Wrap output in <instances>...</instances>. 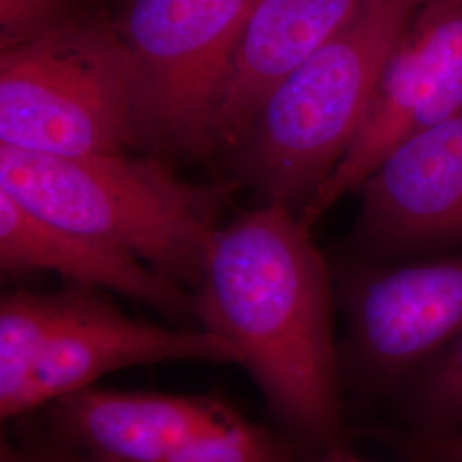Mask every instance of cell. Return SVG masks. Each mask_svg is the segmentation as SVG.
<instances>
[{
	"mask_svg": "<svg viewBox=\"0 0 462 462\" xmlns=\"http://www.w3.org/2000/svg\"><path fill=\"white\" fill-rule=\"evenodd\" d=\"M404 448L418 462H462V430L427 431L411 430L404 433Z\"/></svg>",
	"mask_w": 462,
	"mask_h": 462,
	"instance_id": "2e32d148",
	"label": "cell"
},
{
	"mask_svg": "<svg viewBox=\"0 0 462 462\" xmlns=\"http://www.w3.org/2000/svg\"><path fill=\"white\" fill-rule=\"evenodd\" d=\"M133 57L118 26L70 16L0 53V144L45 154L137 144Z\"/></svg>",
	"mask_w": 462,
	"mask_h": 462,
	"instance_id": "277c9868",
	"label": "cell"
},
{
	"mask_svg": "<svg viewBox=\"0 0 462 462\" xmlns=\"http://www.w3.org/2000/svg\"><path fill=\"white\" fill-rule=\"evenodd\" d=\"M55 314V293H7L0 301V414H26V397Z\"/></svg>",
	"mask_w": 462,
	"mask_h": 462,
	"instance_id": "4fadbf2b",
	"label": "cell"
},
{
	"mask_svg": "<svg viewBox=\"0 0 462 462\" xmlns=\"http://www.w3.org/2000/svg\"><path fill=\"white\" fill-rule=\"evenodd\" d=\"M69 17L64 0H0V47L33 40Z\"/></svg>",
	"mask_w": 462,
	"mask_h": 462,
	"instance_id": "9a60e30c",
	"label": "cell"
},
{
	"mask_svg": "<svg viewBox=\"0 0 462 462\" xmlns=\"http://www.w3.org/2000/svg\"><path fill=\"white\" fill-rule=\"evenodd\" d=\"M194 297L202 329L233 347L281 421L310 444L334 447L341 366L332 286L300 216L267 202L216 231Z\"/></svg>",
	"mask_w": 462,
	"mask_h": 462,
	"instance_id": "6da1fadb",
	"label": "cell"
},
{
	"mask_svg": "<svg viewBox=\"0 0 462 462\" xmlns=\"http://www.w3.org/2000/svg\"><path fill=\"white\" fill-rule=\"evenodd\" d=\"M362 2L257 0L216 116V144L235 148L273 89L337 33Z\"/></svg>",
	"mask_w": 462,
	"mask_h": 462,
	"instance_id": "7c38bea8",
	"label": "cell"
},
{
	"mask_svg": "<svg viewBox=\"0 0 462 462\" xmlns=\"http://www.w3.org/2000/svg\"><path fill=\"white\" fill-rule=\"evenodd\" d=\"M346 358L372 389L397 387L462 334V254L368 264L341 284Z\"/></svg>",
	"mask_w": 462,
	"mask_h": 462,
	"instance_id": "ba28073f",
	"label": "cell"
},
{
	"mask_svg": "<svg viewBox=\"0 0 462 462\" xmlns=\"http://www.w3.org/2000/svg\"><path fill=\"white\" fill-rule=\"evenodd\" d=\"M462 114V0H425L399 40L343 160L300 211L309 228L414 135Z\"/></svg>",
	"mask_w": 462,
	"mask_h": 462,
	"instance_id": "52a82bcc",
	"label": "cell"
},
{
	"mask_svg": "<svg viewBox=\"0 0 462 462\" xmlns=\"http://www.w3.org/2000/svg\"><path fill=\"white\" fill-rule=\"evenodd\" d=\"M0 189L51 225L198 288L235 183L187 182L158 158L60 156L0 144Z\"/></svg>",
	"mask_w": 462,
	"mask_h": 462,
	"instance_id": "7a4b0ae2",
	"label": "cell"
},
{
	"mask_svg": "<svg viewBox=\"0 0 462 462\" xmlns=\"http://www.w3.org/2000/svg\"><path fill=\"white\" fill-rule=\"evenodd\" d=\"M257 0H131L120 19L135 69L139 143L202 156Z\"/></svg>",
	"mask_w": 462,
	"mask_h": 462,
	"instance_id": "5b68a950",
	"label": "cell"
},
{
	"mask_svg": "<svg viewBox=\"0 0 462 462\" xmlns=\"http://www.w3.org/2000/svg\"><path fill=\"white\" fill-rule=\"evenodd\" d=\"M49 406L62 440L93 462H297L217 397L88 387Z\"/></svg>",
	"mask_w": 462,
	"mask_h": 462,
	"instance_id": "8992f818",
	"label": "cell"
},
{
	"mask_svg": "<svg viewBox=\"0 0 462 462\" xmlns=\"http://www.w3.org/2000/svg\"><path fill=\"white\" fill-rule=\"evenodd\" d=\"M2 462H23L21 459H17L14 454H11V452H4V457H2Z\"/></svg>",
	"mask_w": 462,
	"mask_h": 462,
	"instance_id": "d6986e66",
	"label": "cell"
},
{
	"mask_svg": "<svg viewBox=\"0 0 462 462\" xmlns=\"http://www.w3.org/2000/svg\"><path fill=\"white\" fill-rule=\"evenodd\" d=\"M358 192L355 242L368 254L462 247V114L402 143Z\"/></svg>",
	"mask_w": 462,
	"mask_h": 462,
	"instance_id": "30bf717a",
	"label": "cell"
},
{
	"mask_svg": "<svg viewBox=\"0 0 462 462\" xmlns=\"http://www.w3.org/2000/svg\"><path fill=\"white\" fill-rule=\"evenodd\" d=\"M38 462H93L78 452H64V454H47Z\"/></svg>",
	"mask_w": 462,
	"mask_h": 462,
	"instance_id": "ac0fdd59",
	"label": "cell"
},
{
	"mask_svg": "<svg viewBox=\"0 0 462 462\" xmlns=\"http://www.w3.org/2000/svg\"><path fill=\"white\" fill-rule=\"evenodd\" d=\"M196 360L236 364L233 347L206 329H173L124 314L103 290L55 291V314L26 397V413L139 365Z\"/></svg>",
	"mask_w": 462,
	"mask_h": 462,
	"instance_id": "9c48e42d",
	"label": "cell"
},
{
	"mask_svg": "<svg viewBox=\"0 0 462 462\" xmlns=\"http://www.w3.org/2000/svg\"><path fill=\"white\" fill-rule=\"evenodd\" d=\"M397 389L401 411L411 430H462V334Z\"/></svg>",
	"mask_w": 462,
	"mask_h": 462,
	"instance_id": "5bb4252c",
	"label": "cell"
},
{
	"mask_svg": "<svg viewBox=\"0 0 462 462\" xmlns=\"http://www.w3.org/2000/svg\"><path fill=\"white\" fill-rule=\"evenodd\" d=\"M0 267L5 274L50 271L74 284L114 291L179 319H198L182 284L120 248L60 228L0 189Z\"/></svg>",
	"mask_w": 462,
	"mask_h": 462,
	"instance_id": "8fae6325",
	"label": "cell"
},
{
	"mask_svg": "<svg viewBox=\"0 0 462 462\" xmlns=\"http://www.w3.org/2000/svg\"><path fill=\"white\" fill-rule=\"evenodd\" d=\"M425 0H364L346 24L281 81L233 148L240 180L301 209L358 133L399 40Z\"/></svg>",
	"mask_w": 462,
	"mask_h": 462,
	"instance_id": "3957f363",
	"label": "cell"
},
{
	"mask_svg": "<svg viewBox=\"0 0 462 462\" xmlns=\"http://www.w3.org/2000/svg\"><path fill=\"white\" fill-rule=\"evenodd\" d=\"M309 462H368L364 461V459H360V457H356V456H353V454H349L346 450H343L341 447L334 446L330 447V448H326L320 456H317L315 459ZM418 462V461H413Z\"/></svg>",
	"mask_w": 462,
	"mask_h": 462,
	"instance_id": "e0dca14e",
	"label": "cell"
}]
</instances>
